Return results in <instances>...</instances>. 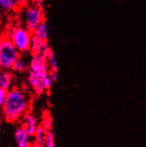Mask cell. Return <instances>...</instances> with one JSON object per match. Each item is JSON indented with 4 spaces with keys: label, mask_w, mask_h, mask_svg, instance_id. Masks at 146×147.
<instances>
[{
    "label": "cell",
    "mask_w": 146,
    "mask_h": 147,
    "mask_svg": "<svg viewBox=\"0 0 146 147\" xmlns=\"http://www.w3.org/2000/svg\"><path fill=\"white\" fill-rule=\"evenodd\" d=\"M28 108L29 101L27 93L20 88L13 87L8 90L6 100L1 108L2 115L6 121L15 123L22 120Z\"/></svg>",
    "instance_id": "cell-1"
},
{
    "label": "cell",
    "mask_w": 146,
    "mask_h": 147,
    "mask_svg": "<svg viewBox=\"0 0 146 147\" xmlns=\"http://www.w3.org/2000/svg\"><path fill=\"white\" fill-rule=\"evenodd\" d=\"M3 33L12 40L20 54H26L29 52L33 33L24 25L20 24L19 22L12 23L4 29Z\"/></svg>",
    "instance_id": "cell-2"
},
{
    "label": "cell",
    "mask_w": 146,
    "mask_h": 147,
    "mask_svg": "<svg viewBox=\"0 0 146 147\" xmlns=\"http://www.w3.org/2000/svg\"><path fill=\"white\" fill-rule=\"evenodd\" d=\"M20 56L22 54L12 40L2 32L0 34V70H12Z\"/></svg>",
    "instance_id": "cell-3"
},
{
    "label": "cell",
    "mask_w": 146,
    "mask_h": 147,
    "mask_svg": "<svg viewBox=\"0 0 146 147\" xmlns=\"http://www.w3.org/2000/svg\"><path fill=\"white\" fill-rule=\"evenodd\" d=\"M22 11L24 26L32 33L44 20H45L44 8L36 5V4L28 5L26 7L22 9Z\"/></svg>",
    "instance_id": "cell-4"
},
{
    "label": "cell",
    "mask_w": 146,
    "mask_h": 147,
    "mask_svg": "<svg viewBox=\"0 0 146 147\" xmlns=\"http://www.w3.org/2000/svg\"><path fill=\"white\" fill-rule=\"evenodd\" d=\"M48 74H38L32 71H28V85L32 88L37 95H42L45 90H49L52 85L50 76Z\"/></svg>",
    "instance_id": "cell-5"
},
{
    "label": "cell",
    "mask_w": 146,
    "mask_h": 147,
    "mask_svg": "<svg viewBox=\"0 0 146 147\" xmlns=\"http://www.w3.org/2000/svg\"><path fill=\"white\" fill-rule=\"evenodd\" d=\"M28 68L30 71L38 74H48L50 73L47 59L44 55H34L31 56Z\"/></svg>",
    "instance_id": "cell-6"
},
{
    "label": "cell",
    "mask_w": 146,
    "mask_h": 147,
    "mask_svg": "<svg viewBox=\"0 0 146 147\" xmlns=\"http://www.w3.org/2000/svg\"><path fill=\"white\" fill-rule=\"evenodd\" d=\"M15 140L17 143L18 147H30L31 146V138L32 136H30L28 132L27 131L26 128L23 125H20L16 129L15 133Z\"/></svg>",
    "instance_id": "cell-7"
},
{
    "label": "cell",
    "mask_w": 146,
    "mask_h": 147,
    "mask_svg": "<svg viewBox=\"0 0 146 147\" xmlns=\"http://www.w3.org/2000/svg\"><path fill=\"white\" fill-rule=\"evenodd\" d=\"M22 125L26 128L27 131L28 132V134L30 136H34L35 134H36V131L37 129V128L39 127V124H38V121H37V119L35 115L28 111L22 118Z\"/></svg>",
    "instance_id": "cell-8"
},
{
    "label": "cell",
    "mask_w": 146,
    "mask_h": 147,
    "mask_svg": "<svg viewBox=\"0 0 146 147\" xmlns=\"http://www.w3.org/2000/svg\"><path fill=\"white\" fill-rule=\"evenodd\" d=\"M14 75L12 70H0V87L10 90L14 87Z\"/></svg>",
    "instance_id": "cell-9"
},
{
    "label": "cell",
    "mask_w": 146,
    "mask_h": 147,
    "mask_svg": "<svg viewBox=\"0 0 146 147\" xmlns=\"http://www.w3.org/2000/svg\"><path fill=\"white\" fill-rule=\"evenodd\" d=\"M47 44H48L47 42H44V41L41 40V39H39V38L33 36L32 41H31L29 53L31 54V56L42 55Z\"/></svg>",
    "instance_id": "cell-10"
},
{
    "label": "cell",
    "mask_w": 146,
    "mask_h": 147,
    "mask_svg": "<svg viewBox=\"0 0 146 147\" xmlns=\"http://www.w3.org/2000/svg\"><path fill=\"white\" fill-rule=\"evenodd\" d=\"M0 10L5 13H15L20 8L18 0H0Z\"/></svg>",
    "instance_id": "cell-11"
},
{
    "label": "cell",
    "mask_w": 146,
    "mask_h": 147,
    "mask_svg": "<svg viewBox=\"0 0 146 147\" xmlns=\"http://www.w3.org/2000/svg\"><path fill=\"white\" fill-rule=\"evenodd\" d=\"M33 36L43 40L44 42L48 41L49 38V27L45 20H44L33 32Z\"/></svg>",
    "instance_id": "cell-12"
},
{
    "label": "cell",
    "mask_w": 146,
    "mask_h": 147,
    "mask_svg": "<svg viewBox=\"0 0 146 147\" xmlns=\"http://www.w3.org/2000/svg\"><path fill=\"white\" fill-rule=\"evenodd\" d=\"M28 68V63L25 60L24 58H22L20 56L16 62L14 63V65L12 67V71L13 73H22L24 71H26Z\"/></svg>",
    "instance_id": "cell-13"
},
{
    "label": "cell",
    "mask_w": 146,
    "mask_h": 147,
    "mask_svg": "<svg viewBox=\"0 0 146 147\" xmlns=\"http://www.w3.org/2000/svg\"><path fill=\"white\" fill-rule=\"evenodd\" d=\"M46 135H47V130L43 127L42 125H39V127L37 128L36 134L34 136L35 138V141L39 142L41 144H44L45 138H46Z\"/></svg>",
    "instance_id": "cell-14"
},
{
    "label": "cell",
    "mask_w": 146,
    "mask_h": 147,
    "mask_svg": "<svg viewBox=\"0 0 146 147\" xmlns=\"http://www.w3.org/2000/svg\"><path fill=\"white\" fill-rule=\"evenodd\" d=\"M44 147H55V135L52 130H48L44 143Z\"/></svg>",
    "instance_id": "cell-15"
},
{
    "label": "cell",
    "mask_w": 146,
    "mask_h": 147,
    "mask_svg": "<svg viewBox=\"0 0 146 147\" xmlns=\"http://www.w3.org/2000/svg\"><path fill=\"white\" fill-rule=\"evenodd\" d=\"M47 62H48L50 71H58V69H59L58 61H57V59H56L54 52H52V53L47 58Z\"/></svg>",
    "instance_id": "cell-16"
},
{
    "label": "cell",
    "mask_w": 146,
    "mask_h": 147,
    "mask_svg": "<svg viewBox=\"0 0 146 147\" xmlns=\"http://www.w3.org/2000/svg\"><path fill=\"white\" fill-rule=\"evenodd\" d=\"M43 127L48 131V130H51V128H52V119H51L50 115L49 113L45 114L44 116L43 121H42L41 124Z\"/></svg>",
    "instance_id": "cell-17"
},
{
    "label": "cell",
    "mask_w": 146,
    "mask_h": 147,
    "mask_svg": "<svg viewBox=\"0 0 146 147\" xmlns=\"http://www.w3.org/2000/svg\"><path fill=\"white\" fill-rule=\"evenodd\" d=\"M7 93H8V90H5L2 87H0V108L3 107L4 104H5V100H6Z\"/></svg>",
    "instance_id": "cell-18"
},
{
    "label": "cell",
    "mask_w": 146,
    "mask_h": 147,
    "mask_svg": "<svg viewBox=\"0 0 146 147\" xmlns=\"http://www.w3.org/2000/svg\"><path fill=\"white\" fill-rule=\"evenodd\" d=\"M50 80L52 82H56L59 78V72L58 71H50V75H49Z\"/></svg>",
    "instance_id": "cell-19"
},
{
    "label": "cell",
    "mask_w": 146,
    "mask_h": 147,
    "mask_svg": "<svg viewBox=\"0 0 146 147\" xmlns=\"http://www.w3.org/2000/svg\"><path fill=\"white\" fill-rule=\"evenodd\" d=\"M30 147H44V144H41L39 142L35 141L34 143L31 144V146Z\"/></svg>",
    "instance_id": "cell-20"
},
{
    "label": "cell",
    "mask_w": 146,
    "mask_h": 147,
    "mask_svg": "<svg viewBox=\"0 0 146 147\" xmlns=\"http://www.w3.org/2000/svg\"><path fill=\"white\" fill-rule=\"evenodd\" d=\"M2 24H3V20H2V16L0 14V28L2 27Z\"/></svg>",
    "instance_id": "cell-21"
},
{
    "label": "cell",
    "mask_w": 146,
    "mask_h": 147,
    "mask_svg": "<svg viewBox=\"0 0 146 147\" xmlns=\"http://www.w3.org/2000/svg\"><path fill=\"white\" fill-rule=\"evenodd\" d=\"M1 121H2V116H1V113H0V125H1Z\"/></svg>",
    "instance_id": "cell-22"
}]
</instances>
